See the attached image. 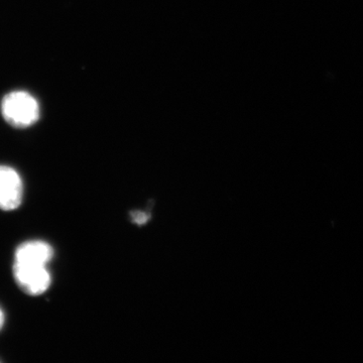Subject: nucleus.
I'll use <instances>...</instances> for the list:
<instances>
[{
  "instance_id": "1",
  "label": "nucleus",
  "mask_w": 363,
  "mask_h": 363,
  "mask_svg": "<svg viewBox=\"0 0 363 363\" xmlns=\"http://www.w3.org/2000/svg\"><path fill=\"white\" fill-rule=\"evenodd\" d=\"M4 121L16 128H26L40 118L37 99L25 91H13L6 95L1 102Z\"/></svg>"
},
{
  "instance_id": "2",
  "label": "nucleus",
  "mask_w": 363,
  "mask_h": 363,
  "mask_svg": "<svg viewBox=\"0 0 363 363\" xmlns=\"http://www.w3.org/2000/svg\"><path fill=\"white\" fill-rule=\"evenodd\" d=\"M13 272L16 285L26 295H43L51 286V274L47 266L14 262Z\"/></svg>"
},
{
  "instance_id": "3",
  "label": "nucleus",
  "mask_w": 363,
  "mask_h": 363,
  "mask_svg": "<svg viewBox=\"0 0 363 363\" xmlns=\"http://www.w3.org/2000/svg\"><path fill=\"white\" fill-rule=\"evenodd\" d=\"M23 183L20 174L7 166H0V209L13 211L23 202Z\"/></svg>"
},
{
  "instance_id": "4",
  "label": "nucleus",
  "mask_w": 363,
  "mask_h": 363,
  "mask_svg": "<svg viewBox=\"0 0 363 363\" xmlns=\"http://www.w3.org/2000/svg\"><path fill=\"white\" fill-rule=\"evenodd\" d=\"M54 257V248L42 240H30L21 243L14 253V262L47 266Z\"/></svg>"
},
{
  "instance_id": "5",
  "label": "nucleus",
  "mask_w": 363,
  "mask_h": 363,
  "mask_svg": "<svg viewBox=\"0 0 363 363\" xmlns=\"http://www.w3.org/2000/svg\"><path fill=\"white\" fill-rule=\"evenodd\" d=\"M130 217L131 222L135 225L143 226L150 220V214L147 212L140 211V210H135V211L130 212Z\"/></svg>"
},
{
  "instance_id": "6",
  "label": "nucleus",
  "mask_w": 363,
  "mask_h": 363,
  "mask_svg": "<svg viewBox=\"0 0 363 363\" xmlns=\"http://www.w3.org/2000/svg\"><path fill=\"white\" fill-rule=\"evenodd\" d=\"M4 325V313L2 311L1 308H0V330H1L2 327Z\"/></svg>"
}]
</instances>
